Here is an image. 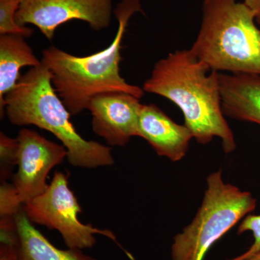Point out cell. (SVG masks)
Here are the masks:
<instances>
[{"label":"cell","mask_w":260,"mask_h":260,"mask_svg":"<svg viewBox=\"0 0 260 260\" xmlns=\"http://www.w3.org/2000/svg\"><path fill=\"white\" fill-rule=\"evenodd\" d=\"M219 73L211 71L190 49L177 50L155 63L143 89L176 104L183 113L184 125L200 144L218 138L223 151L230 153L237 144L222 109Z\"/></svg>","instance_id":"1"},{"label":"cell","mask_w":260,"mask_h":260,"mask_svg":"<svg viewBox=\"0 0 260 260\" xmlns=\"http://www.w3.org/2000/svg\"><path fill=\"white\" fill-rule=\"evenodd\" d=\"M143 13L140 0H122L114 13L118 25L109 47L91 55H72L59 48L42 51V62L51 74V83L73 116L88 109L90 101L101 94L125 93L141 99L143 88L128 83L120 74L123 38L130 19Z\"/></svg>","instance_id":"2"},{"label":"cell","mask_w":260,"mask_h":260,"mask_svg":"<svg viewBox=\"0 0 260 260\" xmlns=\"http://www.w3.org/2000/svg\"><path fill=\"white\" fill-rule=\"evenodd\" d=\"M5 112L14 125L37 126L52 133L66 148L68 162L75 167L95 169L114 164L111 148L84 139L70 121L72 114L51 83L42 62L22 75L5 97Z\"/></svg>","instance_id":"3"},{"label":"cell","mask_w":260,"mask_h":260,"mask_svg":"<svg viewBox=\"0 0 260 260\" xmlns=\"http://www.w3.org/2000/svg\"><path fill=\"white\" fill-rule=\"evenodd\" d=\"M254 12L237 0H204L190 50L211 71L260 75V29Z\"/></svg>","instance_id":"4"},{"label":"cell","mask_w":260,"mask_h":260,"mask_svg":"<svg viewBox=\"0 0 260 260\" xmlns=\"http://www.w3.org/2000/svg\"><path fill=\"white\" fill-rule=\"evenodd\" d=\"M207 189L191 223L174 238L172 260H203L210 248L256 208L249 191L228 184L221 172L207 178Z\"/></svg>","instance_id":"5"},{"label":"cell","mask_w":260,"mask_h":260,"mask_svg":"<svg viewBox=\"0 0 260 260\" xmlns=\"http://www.w3.org/2000/svg\"><path fill=\"white\" fill-rule=\"evenodd\" d=\"M23 210L34 223L57 231L70 249H90L96 244L95 234L116 242L109 230L97 229L80 221L81 207L70 189L68 178L64 173H55L50 184L42 194L23 205Z\"/></svg>","instance_id":"6"},{"label":"cell","mask_w":260,"mask_h":260,"mask_svg":"<svg viewBox=\"0 0 260 260\" xmlns=\"http://www.w3.org/2000/svg\"><path fill=\"white\" fill-rule=\"evenodd\" d=\"M112 13V0H22L15 20L35 25L51 41L58 27L70 20H82L96 31L107 28Z\"/></svg>","instance_id":"7"},{"label":"cell","mask_w":260,"mask_h":260,"mask_svg":"<svg viewBox=\"0 0 260 260\" xmlns=\"http://www.w3.org/2000/svg\"><path fill=\"white\" fill-rule=\"evenodd\" d=\"M19 141L18 172L13 184L23 204L28 203L47 189V178L51 169L61 164L68 155L64 145L23 128L17 137Z\"/></svg>","instance_id":"8"},{"label":"cell","mask_w":260,"mask_h":260,"mask_svg":"<svg viewBox=\"0 0 260 260\" xmlns=\"http://www.w3.org/2000/svg\"><path fill=\"white\" fill-rule=\"evenodd\" d=\"M142 104L139 98L125 93H108L94 97L88 109L92 127L111 146H125L133 137H138Z\"/></svg>","instance_id":"9"},{"label":"cell","mask_w":260,"mask_h":260,"mask_svg":"<svg viewBox=\"0 0 260 260\" xmlns=\"http://www.w3.org/2000/svg\"><path fill=\"white\" fill-rule=\"evenodd\" d=\"M138 137L146 140L158 155L173 162L185 156L193 138L185 125L177 124L153 104H142Z\"/></svg>","instance_id":"10"},{"label":"cell","mask_w":260,"mask_h":260,"mask_svg":"<svg viewBox=\"0 0 260 260\" xmlns=\"http://www.w3.org/2000/svg\"><path fill=\"white\" fill-rule=\"evenodd\" d=\"M224 116L260 125V75L219 73Z\"/></svg>","instance_id":"11"},{"label":"cell","mask_w":260,"mask_h":260,"mask_svg":"<svg viewBox=\"0 0 260 260\" xmlns=\"http://www.w3.org/2000/svg\"><path fill=\"white\" fill-rule=\"evenodd\" d=\"M18 232L19 260H99L85 254L82 249H60L39 232L23 210L15 215Z\"/></svg>","instance_id":"12"},{"label":"cell","mask_w":260,"mask_h":260,"mask_svg":"<svg viewBox=\"0 0 260 260\" xmlns=\"http://www.w3.org/2000/svg\"><path fill=\"white\" fill-rule=\"evenodd\" d=\"M21 36L0 35V114L4 116L5 97L14 89L23 67L40 66L42 61Z\"/></svg>","instance_id":"13"},{"label":"cell","mask_w":260,"mask_h":260,"mask_svg":"<svg viewBox=\"0 0 260 260\" xmlns=\"http://www.w3.org/2000/svg\"><path fill=\"white\" fill-rule=\"evenodd\" d=\"M22 0H0V35L11 34L25 38L31 37L34 29L19 25L15 15Z\"/></svg>","instance_id":"14"},{"label":"cell","mask_w":260,"mask_h":260,"mask_svg":"<svg viewBox=\"0 0 260 260\" xmlns=\"http://www.w3.org/2000/svg\"><path fill=\"white\" fill-rule=\"evenodd\" d=\"M19 141L5 133H0V179L2 182L13 177V169L18 166Z\"/></svg>","instance_id":"15"},{"label":"cell","mask_w":260,"mask_h":260,"mask_svg":"<svg viewBox=\"0 0 260 260\" xmlns=\"http://www.w3.org/2000/svg\"><path fill=\"white\" fill-rule=\"evenodd\" d=\"M23 207L13 184L2 182L0 187V215L14 217Z\"/></svg>","instance_id":"16"},{"label":"cell","mask_w":260,"mask_h":260,"mask_svg":"<svg viewBox=\"0 0 260 260\" xmlns=\"http://www.w3.org/2000/svg\"><path fill=\"white\" fill-rule=\"evenodd\" d=\"M246 232L252 233L254 242L247 251L241 254L243 256L251 255L260 250V215L249 214L244 218L239 225L238 233L241 234Z\"/></svg>","instance_id":"17"},{"label":"cell","mask_w":260,"mask_h":260,"mask_svg":"<svg viewBox=\"0 0 260 260\" xmlns=\"http://www.w3.org/2000/svg\"><path fill=\"white\" fill-rule=\"evenodd\" d=\"M0 260H19L17 246L1 244L0 245Z\"/></svg>","instance_id":"18"},{"label":"cell","mask_w":260,"mask_h":260,"mask_svg":"<svg viewBox=\"0 0 260 260\" xmlns=\"http://www.w3.org/2000/svg\"><path fill=\"white\" fill-rule=\"evenodd\" d=\"M243 3L254 12L256 23L260 25V0H243Z\"/></svg>","instance_id":"19"},{"label":"cell","mask_w":260,"mask_h":260,"mask_svg":"<svg viewBox=\"0 0 260 260\" xmlns=\"http://www.w3.org/2000/svg\"><path fill=\"white\" fill-rule=\"evenodd\" d=\"M229 260H260V250L251 254V255L246 256L239 255Z\"/></svg>","instance_id":"20"}]
</instances>
